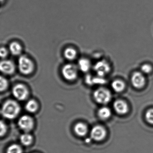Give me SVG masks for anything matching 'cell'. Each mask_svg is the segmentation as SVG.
<instances>
[{
	"label": "cell",
	"instance_id": "1",
	"mask_svg": "<svg viewBox=\"0 0 153 153\" xmlns=\"http://www.w3.org/2000/svg\"><path fill=\"white\" fill-rule=\"evenodd\" d=\"M20 111L19 105L16 102L8 100L4 102L1 109V113L4 117L8 119H13L17 116Z\"/></svg>",
	"mask_w": 153,
	"mask_h": 153
},
{
	"label": "cell",
	"instance_id": "2",
	"mask_svg": "<svg viewBox=\"0 0 153 153\" xmlns=\"http://www.w3.org/2000/svg\"><path fill=\"white\" fill-rule=\"evenodd\" d=\"M18 67L21 73L26 75L30 74L34 71L33 62L25 55L20 57L18 61Z\"/></svg>",
	"mask_w": 153,
	"mask_h": 153
},
{
	"label": "cell",
	"instance_id": "3",
	"mask_svg": "<svg viewBox=\"0 0 153 153\" xmlns=\"http://www.w3.org/2000/svg\"><path fill=\"white\" fill-rule=\"evenodd\" d=\"M94 98L100 104H106L110 102L111 94L110 92L105 88H98L94 93Z\"/></svg>",
	"mask_w": 153,
	"mask_h": 153
},
{
	"label": "cell",
	"instance_id": "4",
	"mask_svg": "<svg viewBox=\"0 0 153 153\" xmlns=\"http://www.w3.org/2000/svg\"><path fill=\"white\" fill-rule=\"evenodd\" d=\"M78 67L72 64H67L64 66L62 70L64 78L68 81L76 80L78 75Z\"/></svg>",
	"mask_w": 153,
	"mask_h": 153
},
{
	"label": "cell",
	"instance_id": "5",
	"mask_svg": "<svg viewBox=\"0 0 153 153\" xmlns=\"http://www.w3.org/2000/svg\"><path fill=\"white\" fill-rule=\"evenodd\" d=\"M94 70L96 75L104 77L109 73L111 68L108 62L105 60H101L94 64Z\"/></svg>",
	"mask_w": 153,
	"mask_h": 153
},
{
	"label": "cell",
	"instance_id": "6",
	"mask_svg": "<svg viewBox=\"0 0 153 153\" xmlns=\"http://www.w3.org/2000/svg\"><path fill=\"white\" fill-rule=\"evenodd\" d=\"M13 96L20 101L25 100L27 98L29 92L25 85L22 84H18L13 87L12 90Z\"/></svg>",
	"mask_w": 153,
	"mask_h": 153
},
{
	"label": "cell",
	"instance_id": "7",
	"mask_svg": "<svg viewBox=\"0 0 153 153\" xmlns=\"http://www.w3.org/2000/svg\"><path fill=\"white\" fill-rule=\"evenodd\" d=\"M18 125L20 129L27 133L32 130L33 128L34 121L31 117L25 115L21 117L19 119Z\"/></svg>",
	"mask_w": 153,
	"mask_h": 153
},
{
	"label": "cell",
	"instance_id": "8",
	"mask_svg": "<svg viewBox=\"0 0 153 153\" xmlns=\"http://www.w3.org/2000/svg\"><path fill=\"white\" fill-rule=\"evenodd\" d=\"M91 138L94 141H102L106 137V130L101 126H95L93 128L91 131Z\"/></svg>",
	"mask_w": 153,
	"mask_h": 153
},
{
	"label": "cell",
	"instance_id": "9",
	"mask_svg": "<svg viewBox=\"0 0 153 153\" xmlns=\"http://www.w3.org/2000/svg\"><path fill=\"white\" fill-rule=\"evenodd\" d=\"M15 71V66L10 60H4L0 62V72L6 75H10Z\"/></svg>",
	"mask_w": 153,
	"mask_h": 153
},
{
	"label": "cell",
	"instance_id": "10",
	"mask_svg": "<svg viewBox=\"0 0 153 153\" xmlns=\"http://www.w3.org/2000/svg\"><path fill=\"white\" fill-rule=\"evenodd\" d=\"M115 111L120 115H125L128 110V107L126 102L122 100L116 101L113 104Z\"/></svg>",
	"mask_w": 153,
	"mask_h": 153
},
{
	"label": "cell",
	"instance_id": "11",
	"mask_svg": "<svg viewBox=\"0 0 153 153\" xmlns=\"http://www.w3.org/2000/svg\"><path fill=\"white\" fill-rule=\"evenodd\" d=\"M131 81L134 87L137 89H141L144 86L145 79L141 73L135 72L132 76Z\"/></svg>",
	"mask_w": 153,
	"mask_h": 153
},
{
	"label": "cell",
	"instance_id": "12",
	"mask_svg": "<svg viewBox=\"0 0 153 153\" xmlns=\"http://www.w3.org/2000/svg\"><path fill=\"white\" fill-rule=\"evenodd\" d=\"M78 70L84 73L88 72L91 68V62L86 58H82L78 61L77 66Z\"/></svg>",
	"mask_w": 153,
	"mask_h": 153
},
{
	"label": "cell",
	"instance_id": "13",
	"mask_svg": "<svg viewBox=\"0 0 153 153\" xmlns=\"http://www.w3.org/2000/svg\"><path fill=\"white\" fill-rule=\"evenodd\" d=\"M74 131L78 136H85L88 131L87 126L82 123H78L74 127Z\"/></svg>",
	"mask_w": 153,
	"mask_h": 153
},
{
	"label": "cell",
	"instance_id": "14",
	"mask_svg": "<svg viewBox=\"0 0 153 153\" xmlns=\"http://www.w3.org/2000/svg\"><path fill=\"white\" fill-rule=\"evenodd\" d=\"M86 81L88 84L94 85V84H102L105 83L104 77H100L96 75L95 76H87L86 79Z\"/></svg>",
	"mask_w": 153,
	"mask_h": 153
},
{
	"label": "cell",
	"instance_id": "15",
	"mask_svg": "<svg viewBox=\"0 0 153 153\" xmlns=\"http://www.w3.org/2000/svg\"><path fill=\"white\" fill-rule=\"evenodd\" d=\"M9 50L12 54L15 56L19 55L21 54L22 47L18 42H12L9 46Z\"/></svg>",
	"mask_w": 153,
	"mask_h": 153
},
{
	"label": "cell",
	"instance_id": "16",
	"mask_svg": "<svg viewBox=\"0 0 153 153\" xmlns=\"http://www.w3.org/2000/svg\"><path fill=\"white\" fill-rule=\"evenodd\" d=\"M64 55L67 60L70 61L74 60L77 56V52L74 49L69 47L65 49Z\"/></svg>",
	"mask_w": 153,
	"mask_h": 153
},
{
	"label": "cell",
	"instance_id": "17",
	"mask_svg": "<svg viewBox=\"0 0 153 153\" xmlns=\"http://www.w3.org/2000/svg\"><path fill=\"white\" fill-rule=\"evenodd\" d=\"M111 86L113 90L116 92L120 93L123 91L125 89V84L122 81L117 80L112 82Z\"/></svg>",
	"mask_w": 153,
	"mask_h": 153
},
{
	"label": "cell",
	"instance_id": "18",
	"mask_svg": "<svg viewBox=\"0 0 153 153\" xmlns=\"http://www.w3.org/2000/svg\"><path fill=\"white\" fill-rule=\"evenodd\" d=\"M98 115L99 117L102 119H107L111 116L110 109L107 107H102L98 110Z\"/></svg>",
	"mask_w": 153,
	"mask_h": 153
},
{
	"label": "cell",
	"instance_id": "19",
	"mask_svg": "<svg viewBox=\"0 0 153 153\" xmlns=\"http://www.w3.org/2000/svg\"><path fill=\"white\" fill-rule=\"evenodd\" d=\"M38 106L36 101L30 100L27 102L25 106V108L27 111L30 113H34L37 110Z\"/></svg>",
	"mask_w": 153,
	"mask_h": 153
},
{
	"label": "cell",
	"instance_id": "20",
	"mask_svg": "<svg viewBox=\"0 0 153 153\" xmlns=\"http://www.w3.org/2000/svg\"><path fill=\"white\" fill-rule=\"evenodd\" d=\"M20 140L23 145L28 146L31 144L33 141V138L31 135L27 133H25L21 136Z\"/></svg>",
	"mask_w": 153,
	"mask_h": 153
},
{
	"label": "cell",
	"instance_id": "21",
	"mask_svg": "<svg viewBox=\"0 0 153 153\" xmlns=\"http://www.w3.org/2000/svg\"><path fill=\"white\" fill-rule=\"evenodd\" d=\"M22 150L20 146L13 144L10 146L6 151V153H22Z\"/></svg>",
	"mask_w": 153,
	"mask_h": 153
},
{
	"label": "cell",
	"instance_id": "22",
	"mask_svg": "<svg viewBox=\"0 0 153 153\" xmlns=\"http://www.w3.org/2000/svg\"><path fill=\"white\" fill-rule=\"evenodd\" d=\"M8 86L7 80L3 76L0 75V92L5 90Z\"/></svg>",
	"mask_w": 153,
	"mask_h": 153
},
{
	"label": "cell",
	"instance_id": "23",
	"mask_svg": "<svg viewBox=\"0 0 153 153\" xmlns=\"http://www.w3.org/2000/svg\"><path fill=\"white\" fill-rule=\"evenodd\" d=\"M145 118L148 123L153 125V109H150L146 111Z\"/></svg>",
	"mask_w": 153,
	"mask_h": 153
},
{
	"label": "cell",
	"instance_id": "24",
	"mask_svg": "<svg viewBox=\"0 0 153 153\" xmlns=\"http://www.w3.org/2000/svg\"><path fill=\"white\" fill-rule=\"evenodd\" d=\"M7 131V127L4 122L0 120V137L3 136Z\"/></svg>",
	"mask_w": 153,
	"mask_h": 153
},
{
	"label": "cell",
	"instance_id": "25",
	"mask_svg": "<svg viewBox=\"0 0 153 153\" xmlns=\"http://www.w3.org/2000/svg\"><path fill=\"white\" fill-rule=\"evenodd\" d=\"M8 50L5 48H0V57L1 58H5L8 55Z\"/></svg>",
	"mask_w": 153,
	"mask_h": 153
},
{
	"label": "cell",
	"instance_id": "26",
	"mask_svg": "<svg viewBox=\"0 0 153 153\" xmlns=\"http://www.w3.org/2000/svg\"><path fill=\"white\" fill-rule=\"evenodd\" d=\"M152 68L151 66L148 64H144L141 67L142 72L145 73H149L152 71Z\"/></svg>",
	"mask_w": 153,
	"mask_h": 153
},
{
	"label": "cell",
	"instance_id": "27",
	"mask_svg": "<svg viewBox=\"0 0 153 153\" xmlns=\"http://www.w3.org/2000/svg\"><path fill=\"white\" fill-rule=\"evenodd\" d=\"M3 0H0V3Z\"/></svg>",
	"mask_w": 153,
	"mask_h": 153
}]
</instances>
